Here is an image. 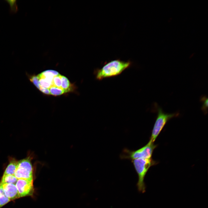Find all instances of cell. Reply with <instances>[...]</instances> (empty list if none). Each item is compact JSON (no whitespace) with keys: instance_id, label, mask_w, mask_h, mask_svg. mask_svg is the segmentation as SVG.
Masks as SVG:
<instances>
[{"instance_id":"obj_5","label":"cell","mask_w":208,"mask_h":208,"mask_svg":"<svg viewBox=\"0 0 208 208\" xmlns=\"http://www.w3.org/2000/svg\"><path fill=\"white\" fill-rule=\"evenodd\" d=\"M18 192L19 198L26 196H32L34 191L33 181L24 179H19L16 184Z\"/></svg>"},{"instance_id":"obj_12","label":"cell","mask_w":208,"mask_h":208,"mask_svg":"<svg viewBox=\"0 0 208 208\" xmlns=\"http://www.w3.org/2000/svg\"><path fill=\"white\" fill-rule=\"evenodd\" d=\"M200 101L202 103L201 110L204 113L206 114L207 112L208 98L205 96H203L200 98Z\"/></svg>"},{"instance_id":"obj_7","label":"cell","mask_w":208,"mask_h":208,"mask_svg":"<svg viewBox=\"0 0 208 208\" xmlns=\"http://www.w3.org/2000/svg\"><path fill=\"white\" fill-rule=\"evenodd\" d=\"M18 179H24L33 181V172L22 168H17L14 175Z\"/></svg>"},{"instance_id":"obj_2","label":"cell","mask_w":208,"mask_h":208,"mask_svg":"<svg viewBox=\"0 0 208 208\" xmlns=\"http://www.w3.org/2000/svg\"><path fill=\"white\" fill-rule=\"evenodd\" d=\"M138 176L137 184L139 191L142 193L146 192V186L144 182L146 175L150 167L156 164V162L150 159L140 158L132 160Z\"/></svg>"},{"instance_id":"obj_4","label":"cell","mask_w":208,"mask_h":208,"mask_svg":"<svg viewBox=\"0 0 208 208\" xmlns=\"http://www.w3.org/2000/svg\"><path fill=\"white\" fill-rule=\"evenodd\" d=\"M156 146L157 145L155 144L153 142L150 140L146 145L138 150L131 151L125 149L124 151V154L121 157L123 159H129L132 160L140 158L150 159L153 151Z\"/></svg>"},{"instance_id":"obj_6","label":"cell","mask_w":208,"mask_h":208,"mask_svg":"<svg viewBox=\"0 0 208 208\" xmlns=\"http://www.w3.org/2000/svg\"><path fill=\"white\" fill-rule=\"evenodd\" d=\"M1 184L5 196L11 200L19 198L16 185L12 183Z\"/></svg>"},{"instance_id":"obj_3","label":"cell","mask_w":208,"mask_h":208,"mask_svg":"<svg viewBox=\"0 0 208 208\" xmlns=\"http://www.w3.org/2000/svg\"><path fill=\"white\" fill-rule=\"evenodd\" d=\"M153 109L157 114L150 139L154 142L167 122L171 118L178 116L179 114L178 112L172 114L165 113L156 103L154 104Z\"/></svg>"},{"instance_id":"obj_8","label":"cell","mask_w":208,"mask_h":208,"mask_svg":"<svg viewBox=\"0 0 208 208\" xmlns=\"http://www.w3.org/2000/svg\"><path fill=\"white\" fill-rule=\"evenodd\" d=\"M18 161L13 158L10 157L9 163L6 168L3 176L7 175H14L17 169Z\"/></svg>"},{"instance_id":"obj_9","label":"cell","mask_w":208,"mask_h":208,"mask_svg":"<svg viewBox=\"0 0 208 208\" xmlns=\"http://www.w3.org/2000/svg\"><path fill=\"white\" fill-rule=\"evenodd\" d=\"M32 159L30 156L18 161L17 168H22L33 172V168L31 163Z\"/></svg>"},{"instance_id":"obj_11","label":"cell","mask_w":208,"mask_h":208,"mask_svg":"<svg viewBox=\"0 0 208 208\" xmlns=\"http://www.w3.org/2000/svg\"><path fill=\"white\" fill-rule=\"evenodd\" d=\"M10 201L5 196L2 185L0 183V208Z\"/></svg>"},{"instance_id":"obj_10","label":"cell","mask_w":208,"mask_h":208,"mask_svg":"<svg viewBox=\"0 0 208 208\" xmlns=\"http://www.w3.org/2000/svg\"><path fill=\"white\" fill-rule=\"evenodd\" d=\"M18 179L13 175H7L3 176L0 183H12L16 185Z\"/></svg>"},{"instance_id":"obj_13","label":"cell","mask_w":208,"mask_h":208,"mask_svg":"<svg viewBox=\"0 0 208 208\" xmlns=\"http://www.w3.org/2000/svg\"><path fill=\"white\" fill-rule=\"evenodd\" d=\"M30 81L34 84L36 87L38 89V76L36 75H32L30 77Z\"/></svg>"},{"instance_id":"obj_1","label":"cell","mask_w":208,"mask_h":208,"mask_svg":"<svg viewBox=\"0 0 208 208\" xmlns=\"http://www.w3.org/2000/svg\"><path fill=\"white\" fill-rule=\"evenodd\" d=\"M131 62H125L119 59L112 60L107 63L101 68L94 70V74L96 79L116 76L120 74L131 65Z\"/></svg>"}]
</instances>
